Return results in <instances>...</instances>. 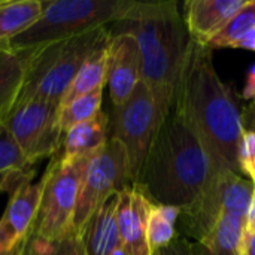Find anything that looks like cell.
<instances>
[{
  "label": "cell",
  "mask_w": 255,
  "mask_h": 255,
  "mask_svg": "<svg viewBox=\"0 0 255 255\" xmlns=\"http://www.w3.org/2000/svg\"><path fill=\"white\" fill-rule=\"evenodd\" d=\"M112 255H126V254L123 253V250H118V251H115Z\"/></svg>",
  "instance_id": "obj_33"
},
{
  "label": "cell",
  "mask_w": 255,
  "mask_h": 255,
  "mask_svg": "<svg viewBox=\"0 0 255 255\" xmlns=\"http://www.w3.org/2000/svg\"><path fill=\"white\" fill-rule=\"evenodd\" d=\"M22 255H88L84 247L82 235L73 229L64 238L54 244H45L30 239Z\"/></svg>",
  "instance_id": "obj_24"
},
{
  "label": "cell",
  "mask_w": 255,
  "mask_h": 255,
  "mask_svg": "<svg viewBox=\"0 0 255 255\" xmlns=\"http://www.w3.org/2000/svg\"><path fill=\"white\" fill-rule=\"evenodd\" d=\"M133 0H42V13L16 36L9 49L28 51L45 43L70 39L120 19Z\"/></svg>",
  "instance_id": "obj_5"
},
{
  "label": "cell",
  "mask_w": 255,
  "mask_h": 255,
  "mask_svg": "<svg viewBox=\"0 0 255 255\" xmlns=\"http://www.w3.org/2000/svg\"><path fill=\"white\" fill-rule=\"evenodd\" d=\"M24 81V54L0 49V126L15 108Z\"/></svg>",
  "instance_id": "obj_20"
},
{
  "label": "cell",
  "mask_w": 255,
  "mask_h": 255,
  "mask_svg": "<svg viewBox=\"0 0 255 255\" xmlns=\"http://www.w3.org/2000/svg\"><path fill=\"white\" fill-rule=\"evenodd\" d=\"M111 34L134 37L142 61V81L172 111L190 34L176 1H136L108 25Z\"/></svg>",
  "instance_id": "obj_3"
},
{
  "label": "cell",
  "mask_w": 255,
  "mask_h": 255,
  "mask_svg": "<svg viewBox=\"0 0 255 255\" xmlns=\"http://www.w3.org/2000/svg\"><path fill=\"white\" fill-rule=\"evenodd\" d=\"M40 181L13 191L0 218V255H22L33 236L40 203Z\"/></svg>",
  "instance_id": "obj_11"
},
{
  "label": "cell",
  "mask_w": 255,
  "mask_h": 255,
  "mask_svg": "<svg viewBox=\"0 0 255 255\" xmlns=\"http://www.w3.org/2000/svg\"><path fill=\"white\" fill-rule=\"evenodd\" d=\"M244 99L251 100L253 103H255V66L248 73L247 85H245V90H244Z\"/></svg>",
  "instance_id": "obj_29"
},
{
  "label": "cell",
  "mask_w": 255,
  "mask_h": 255,
  "mask_svg": "<svg viewBox=\"0 0 255 255\" xmlns=\"http://www.w3.org/2000/svg\"><path fill=\"white\" fill-rule=\"evenodd\" d=\"M239 255H245V254H244V253H242V251H241V254H239Z\"/></svg>",
  "instance_id": "obj_34"
},
{
  "label": "cell",
  "mask_w": 255,
  "mask_h": 255,
  "mask_svg": "<svg viewBox=\"0 0 255 255\" xmlns=\"http://www.w3.org/2000/svg\"><path fill=\"white\" fill-rule=\"evenodd\" d=\"M235 48L238 49H248V51H255V28L248 31L236 45Z\"/></svg>",
  "instance_id": "obj_30"
},
{
  "label": "cell",
  "mask_w": 255,
  "mask_h": 255,
  "mask_svg": "<svg viewBox=\"0 0 255 255\" xmlns=\"http://www.w3.org/2000/svg\"><path fill=\"white\" fill-rule=\"evenodd\" d=\"M176 109L200 140L212 172L242 175L239 149L244 136L241 112L218 76L209 48L190 39L175 93ZM244 176V175H242Z\"/></svg>",
  "instance_id": "obj_1"
},
{
  "label": "cell",
  "mask_w": 255,
  "mask_h": 255,
  "mask_svg": "<svg viewBox=\"0 0 255 255\" xmlns=\"http://www.w3.org/2000/svg\"><path fill=\"white\" fill-rule=\"evenodd\" d=\"M151 206L152 202L134 187L118 194L117 227L121 250L126 255H152L146 238Z\"/></svg>",
  "instance_id": "obj_13"
},
{
  "label": "cell",
  "mask_w": 255,
  "mask_h": 255,
  "mask_svg": "<svg viewBox=\"0 0 255 255\" xmlns=\"http://www.w3.org/2000/svg\"><path fill=\"white\" fill-rule=\"evenodd\" d=\"M254 194V184L245 176L230 170L212 172L197 200L179 218L184 220V229L196 239L202 241L215 226L218 218L227 212L248 214Z\"/></svg>",
  "instance_id": "obj_9"
},
{
  "label": "cell",
  "mask_w": 255,
  "mask_h": 255,
  "mask_svg": "<svg viewBox=\"0 0 255 255\" xmlns=\"http://www.w3.org/2000/svg\"><path fill=\"white\" fill-rule=\"evenodd\" d=\"M18 149L33 166L55 157L64 133L58 124V105L45 100H19L4 121Z\"/></svg>",
  "instance_id": "obj_10"
},
{
  "label": "cell",
  "mask_w": 255,
  "mask_h": 255,
  "mask_svg": "<svg viewBox=\"0 0 255 255\" xmlns=\"http://www.w3.org/2000/svg\"><path fill=\"white\" fill-rule=\"evenodd\" d=\"M103 90L105 88H99L64 106H58V124L63 133L78 124L93 120L103 111Z\"/></svg>",
  "instance_id": "obj_23"
},
{
  "label": "cell",
  "mask_w": 255,
  "mask_h": 255,
  "mask_svg": "<svg viewBox=\"0 0 255 255\" xmlns=\"http://www.w3.org/2000/svg\"><path fill=\"white\" fill-rule=\"evenodd\" d=\"M169 114L170 109L154 97L143 81L136 85L123 105L112 106L108 112L109 139L120 140L126 148L133 185Z\"/></svg>",
  "instance_id": "obj_7"
},
{
  "label": "cell",
  "mask_w": 255,
  "mask_h": 255,
  "mask_svg": "<svg viewBox=\"0 0 255 255\" xmlns=\"http://www.w3.org/2000/svg\"><path fill=\"white\" fill-rule=\"evenodd\" d=\"M142 81L139 46L130 34H111L106 48V87L112 106L123 105Z\"/></svg>",
  "instance_id": "obj_12"
},
{
  "label": "cell",
  "mask_w": 255,
  "mask_h": 255,
  "mask_svg": "<svg viewBox=\"0 0 255 255\" xmlns=\"http://www.w3.org/2000/svg\"><path fill=\"white\" fill-rule=\"evenodd\" d=\"M245 176L251 179V182L254 184V187H255V161L253 163V166H251V167H250V169L245 172Z\"/></svg>",
  "instance_id": "obj_32"
},
{
  "label": "cell",
  "mask_w": 255,
  "mask_h": 255,
  "mask_svg": "<svg viewBox=\"0 0 255 255\" xmlns=\"http://www.w3.org/2000/svg\"><path fill=\"white\" fill-rule=\"evenodd\" d=\"M106 48L99 49L84 63L66 90L60 106H64L85 94L106 87Z\"/></svg>",
  "instance_id": "obj_21"
},
{
  "label": "cell",
  "mask_w": 255,
  "mask_h": 255,
  "mask_svg": "<svg viewBox=\"0 0 255 255\" xmlns=\"http://www.w3.org/2000/svg\"><path fill=\"white\" fill-rule=\"evenodd\" d=\"M93 157L66 160L57 154L51 158L40 179L42 194L31 239L54 244L72 232L84 173Z\"/></svg>",
  "instance_id": "obj_6"
},
{
  "label": "cell",
  "mask_w": 255,
  "mask_h": 255,
  "mask_svg": "<svg viewBox=\"0 0 255 255\" xmlns=\"http://www.w3.org/2000/svg\"><path fill=\"white\" fill-rule=\"evenodd\" d=\"M118 194L109 197L84 227L82 241L88 255H112L121 250L117 227Z\"/></svg>",
  "instance_id": "obj_16"
},
{
  "label": "cell",
  "mask_w": 255,
  "mask_h": 255,
  "mask_svg": "<svg viewBox=\"0 0 255 255\" xmlns=\"http://www.w3.org/2000/svg\"><path fill=\"white\" fill-rule=\"evenodd\" d=\"M247 0H190L185 3L184 22L190 39L206 43L245 4Z\"/></svg>",
  "instance_id": "obj_14"
},
{
  "label": "cell",
  "mask_w": 255,
  "mask_h": 255,
  "mask_svg": "<svg viewBox=\"0 0 255 255\" xmlns=\"http://www.w3.org/2000/svg\"><path fill=\"white\" fill-rule=\"evenodd\" d=\"M109 140V115L102 111L97 117L67 130L63 136L60 157L79 160L96 155Z\"/></svg>",
  "instance_id": "obj_15"
},
{
  "label": "cell",
  "mask_w": 255,
  "mask_h": 255,
  "mask_svg": "<svg viewBox=\"0 0 255 255\" xmlns=\"http://www.w3.org/2000/svg\"><path fill=\"white\" fill-rule=\"evenodd\" d=\"M42 13V0H0V49L33 25Z\"/></svg>",
  "instance_id": "obj_19"
},
{
  "label": "cell",
  "mask_w": 255,
  "mask_h": 255,
  "mask_svg": "<svg viewBox=\"0 0 255 255\" xmlns=\"http://www.w3.org/2000/svg\"><path fill=\"white\" fill-rule=\"evenodd\" d=\"M247 215L238 212L223 214L212 230L199 242H191L196 255H239Z\"/></svg>",
  "instance_id": "obj_17"
},
{
  "label": "cell",
  "mask_w": 255,
  "mask_h": 255,
  "mask_svg": "<svg viewBox=\"0 0 255 255\" xmlns=\"http://www.w3.org/2000/svg\"><path fill=\"white\" fill-rule=\"evenodd\" d=\"M241 251L245 255H255V232L250 230V229H245Z\"/></svg>",
  "instance_id": "obj_28"
},
{
  "label": "cell",
  "mask_w": 255,
  "mask_h": 255,
  "mask_svg": "<svg viewBox=\"0 0 255 255\" xmlns=\"http://www.w3.org/2000/svg\"><path fill=\"white\" fill-rule=\"evenodd\" d=\"M247 229L254 230L255 229V187H254V194H253V200L247 214Z\"/></svg>",
  "instance_id": "obj_31"
},
{
  "label": "cell",
  "mask_w": 255,
  "mask_h": 255,
  "mask_svg": "<svg viewBox=\"0 0 255 255\" xmlns=\"http://www.w3.org/2000/svg\"><path fill=\"white\" fill-rule=\"evenodd\" d=\"M146 238L152 254L167 247L176 238V224L169 221L161 208L154 203L149 211Z\"/></svg>",
  "instance_id": "obj_25"
},
{
  "label": "cell",
  "mask_w": 255,
  "mask_h": 255,
  "mask_svg": "<svg viewBox=\"0 0 255 255\" xmlns=\"http://www.w3.org/2000/svg\"><path fill=\"white\" fill-rule=\"evenodd\" d=\"M211 173L200 140L172 108L133 187L154 205L185 211L197 200Z\"/></svg>",
  "instance_id": "obj_2"
},
{
  "label": "cell",
  "mask_w": 255,
  "mask_h": 255,
  "mask_svg": "<svg viewBox=\"0 0 255 255\" xmlns=\"http://www.w3.org/2000/svg\"><path fill=\"white\" fill-rule=\"evenodd\" d=\"M241 118H242V127H244V131H251L255 133V103H250L244 112L241 114Z\"/></svg>",
  "instance_id": "obj_27"
},
{
  "label": "cell",
  "mask_w": 255,
  "mask_h": 255,
  "mask_svg": "<svg viewBox=\"0 0 255 255\" xmlns=\"http://www.w3.org/2000/svg\"><path fill=\"white\" fill-rule=\"evenodd\" d=\"M253 28H255V0H247L226 25L206 43V48L211 51L214 48H235V45Z\"/></svg>",
  "instance_id": "obj_22"
},
{
  "label": "cell",
  "mask_w": 255,
  "mask_h": 255,
  "mask_svg": "<svg viewBox=\"0 0 255 255\" xmlns=\"http://www.w3.org/2000/svg\"><path fill=\"white\" fill-rule=\"evenodd\" d=\"M111 40L108 25L84 34L22 51L24 81L19 100H45L60 106L70 82L84 63Z\"/></svg>",
  "instance_id": "obj_4"
},
{
  "label": "cell",
  "mask_w": 255,
  "mask_h": 255,
  "mask_svg": "<svg viewBox=\"0 0 255 255\" xmlns=\"http://www.w3.org/2000/svg\"><path fill=\"white\" fill-rule=\"evenodd\" d=\"M152 255H196L193 250V244L188 239L184 238H175L167 247H164L163 250L154 253Z\"/></svg>",
  "instance_id": "obj_26"
},
{
  "label": "cell",
  "mask_w": 255,
  "mask_h": 255,
  "mask_svg": "<svg viewBox=\"0 0 255 255\" xmlns=\"http://www.w3.org/2000/svg\"><path fill=\"white\" fill-rule=\"evenodd\" d=\"M36 170L18 149L10 133L0 126V194H12L19 187L30 184Z\"/></svg>",
  "instance_id": "obj_18"
},
{
  "label": "cell",
  "mask_w": 255,
  "mask_h": 255,
  "mask_svg": "<svg viewBox=\"0 0 255 255\" xmlns=\"http://www.w3.org/2000/svg\"><path fill=\"white\" fill-rule=\"evenodd\" d=\"M253 232H255V229H254V230H253Z\"/></svg>",
  "instance_id": "obj_35"
},
{
  "label": "cell",
  "mask_w": 255,
  "mask_h": 255,
  "mask_svg": "<svg viewBox=\"0 0 255 255\" xmlns=\"http://www.w3.org/2000/svg\"><path fill=\"white\" fill-rule=\"evenodd\" d=\"M128 187H133V179L126 148L120 140L109 139L85 169L72 229L82 235L94 212L109 197Z\"/></svg>",
  "instance_id": "obj_8"
}]
</instances>
